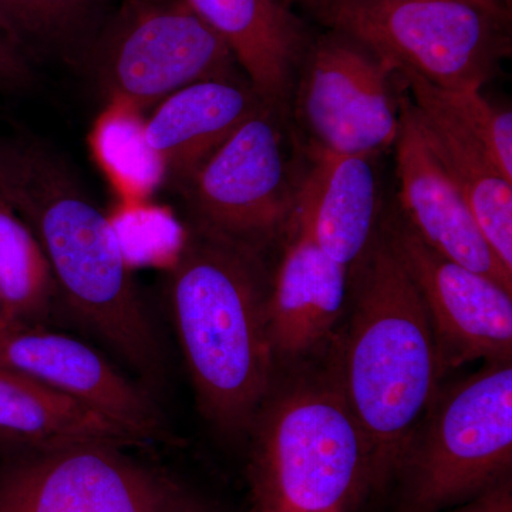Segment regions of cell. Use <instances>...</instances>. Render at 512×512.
<instances>
[{"label": "cell", "instance_id": "cell-1", "mask_svg": "<svg viewBox=\"0 0 512 512\" xmlns=\"http://www.w3.org/2000/svg\"><path fill=\"white\" fill-rule=\"evenodd\" d=\"M346 330L329 343L340 390L365 434L382 490L440 392L444 375L426 306L382 232L352 269Z\"/></svg>", "mask_w": 512, "mask_h": 512}, {"label": "cell", "instance_id": "cell-2", "mask_svg": "<svg viewBox=\"0 0 512 512\" xmlns=\"http://www.w3.org/2000/svg\"><path fill=\"white\" fill-rule=\"evenodd\" d=\"M271 281L264 255L198 225L175 255V328L200 412L224 436H248L278 373Z\"/></svg>", "mask_w": 512, "mask_h": 512}, {"label": "cell", "instance_id": "cell-3", "mask_svg": "<svg viewBox=\"0 0 512 512\" xmlns=\"http://www.w3.org/2000/svg\"><path fill=\"white\" fill-rule=\"evenodd\" d=\"M0 197L29 225L70 311L150 382L163 360L113 221L45 151L3 147Z\"/></svg>", "mask_w": 512, "mask_h": 512}, {"label": "cell", "instance_id": "cell-4", "mask_svg": "<svg viewBox=\"0 0 512 512\" xmlns=\"http://www.w3.org/2000/svg\"><path fill=\"white\" fill-rule=\"evenodd\" d=\"M284 369L248 433L252 512H353L372 490L370 451L332 363Z\"/></svg>", "mask_w": 512, "mask_h": 512}, {"label": "cell", "instance_id": "cell-5", "mask_svg": "<svg viewBox=\"0 0 512 512\" xmlns=\"http://www.w3.org/2000/svg\"><path fill=\"white\" fill-rule=\"evenodd\" d=\"M512 473V360L437 394L397 468L400 512L466 504Z\"/></svg>", "mask_w": 512, "mask_h": 512}, {"label": "cell", "instance_id": "cell-6", "mask_svg": "<svg viewBox=\"0 0 512 512\" xmlns=\"http://www.w3.org/2000/svg\"><path fill=\"white\" fill-rule=\"evenodd\" d=\"M342 35L446 90H481L510 53L504 16L470 0H316Z\"/></svg>", "mask_w": 512, "mask_h": 512}, {"label": "cell", "instance_id": "cell-7", "mask_svg": "<svg viewBox=\"0 0 512 512\" xmlns=\"http://www.w3.org/2000/svg\"><path fill=\"white\" fill-rule=\"evenodd\" d=\"M400 87L392 64L352 37H322L303 55L293 86L299 150L309 163L380 156L399 133Z\"/></svg>", "mask_w": 512, "mask_h": 512}, {"label": "cell", "instance_id": "cell-8", "mask_svg": "<svg viewBox=\"0 0 512 512\" xmlns=\"http://www.w3.org/2000/svg\"><path fill=\"white\" fill-rule=\"evenodd\" d=\"M282 117L265 104L183 183L198 227L261 255L284 244L303 177L286 154Z\"/></svg>", "mask_w": 512, "mask_h": 512}, {"label": "cell", "instance_id": "cell-9", "mask_svg": "<svg viewBox=\"0 0 512 512\" xmlns=\"http://www.w3.org/2000/svg\"><path fill=\"white\" fill-rule=\"evenodd\" d=\"M231 49L185 0L126 3L101 47L114 103L138 111L207 80L237 76Z\"/></svg>", "mask_w": 512, "mask_h": 512}, {"label": "cell", "instance_id": "cell-10", "mask_svg": "<svg viewBox=\"0 0 512 512\" xmlns=\"http://www.w3.org/2000/svg\"><path fill=\"white\" fill-rule=\"evenodd\" d=\"M177 488L107 444L22 450L0 463V512H163Z\"/></svg>", "mask_w": 512, "mask_h": 512}, {"label": "cell", "instance_id": "cell-11", "mask_svg": "<svg viewBox=\"0 0 512 512\" xmlns=\"http://www.w3.org/2000/svg\"><path fill=\"white\" fill-rule=\"evenodd\" d=\"M379 228L423 299L444 373L477 360H512V292L434 251L399 211Z\"/></svg>", "mask_w": 512, "mask_h": 512}, {"label": "cell", "instance_id": "cell-12", "mask_svg": "<svg viewBox=\"0 0 512 512\" xmlns=\"http://www.w3.org/2000/svg\"><path fill=\"white\" fill-rule=\"evenodd\" d=\"M0 367L32 377L154 443L167 437L150 396L80 340L12 325L0 333Z\"/></svg>", "mask_w": 512, "mask_h": 512}, {"label": "cell", "instance_id": "cell-13", "mask_svg": "<svg viewBox=\"0 0 512 512\" xmlns=\"http://www.w3.org/2000/svg\"><path fill=\"white\" fill-rule=\"evenodd\" d=\"M393 148L399 212L404 221L434 251L512 292V272L504 268L485 241L466 198L431 150L409 99L403 96Z\"/></svg>", "mask_w": 512, "mask_h": 512}, {"label": "cell", "instance_id": "cell-14", "mask_svg": "<svg viewBox=\"0 0 512 512\" xmlns=\"http://www.w3.org/2000/svg\"><path fill=\"white\" fill-rule=\"evenodd\" d=\"M352 271L330 259L292 220L268 296L276 367L306 362L328 348L350 302Z\"/></svg>", "mask_w": 512, "mask_h": 512}, {"label": "cell", "instance_id": "cell-15", "mask_svg": "<svg viewBox=\"0 0 512 512\" xmlns=\"http://www.w3.org/2000/svg\"><path fill=\"white\" fill-rule=\"evenodd\" d=\"M376 157L313 161L303 173L293 221L333 261L352 271L366 254L382 220Z\"/></svg>", "mask_w": 512, "mask_h": 512}, {"label": "cell", "instance_id": "cell-16", "mask_svg": "<svg viewBox=\"0 0 512 512\" xmlns=\"http://www.w3.org/2000/svg\"><path fill=\"white\" fill-rule=\"evenodd\" d=\"M225 40L268 106L288 113L305 37L299 20L276 0H185Z\"/></svg>", "mask_w": 512, "mask_h": 512}, {"label": "cell", "instance_id": "cell-17", "mask_svg": "<svg viewBox=\"0 0 512 512\" xmlns=\"http://www.w3.org/2000/svg\"><path fill=\"white\" fill-rule=\"evenodd\" d=\"M265 106L248 80H207L191 84L158 104L146 121L148 144L165 174L181 183Z\"/></svg>", "mask_w": 512, "mask_h": 512}, {"label": "cell", "instance_id": "cell-18", "mask_svg": "<svg viewBox=\"0 0 512 512\" xmlns=\"http://www.w3.org/2000/svg\"><path fill=\"white\" fill-rule=\"evenodd\" d=\"M397 76L431 150L466 198L485 241L512 272L511 181L473 134L447 116L419 86Z\"/></svg>", "mask_w": 512, "mask_h": 512}, {"label": "cell", "instance_id": "cell-19", "mask_svg": "<svg viewBox=\"0 0 512 512\" xmlns=\"http://www.w3.org/2000/svg\"><path fill=\"white\" fill-rule=\"evenodd\" d=\"M0 444L45 450L74 444L123 448L151 443L72 397L0 367Z\"/></svg>", "mask_w": 512, "mask_h": 512}, {"label": "cell", "instance_id": "cell-20", "mask_svg": "<svg viewBox=\"0 0 512 512\" xmlns=\"http://www.w3.org/2000/svg\"><path fill=\"white\" fill-rule=\"evenodd\" d=\"M56 292L42 245L12 205L0 197V298L10 325H39Z\"/></svg>", "mask_w": 512, "mask_h": 512}, {"label": "cell", "instance_id": "cell-21", "mask_svg": "<svg viewBox=\"0 0 512 512\" xmlns=\"http://www.w3.org/2000/svg\"><path fill=\"white\" fill-rule=\"evenodd\" d=\"M93 144L107 173L127 197H144L167 175L148 144L146 121L126 104L113 101L97 124Z\"/></svg>", "mask_w": 512, "mask_h": 512}, {"label": "cell", "instance_id": "cell-22", "mask_svg": "<svg viewBox=\"0 0 512 512\" xmlns=\"http://www.w3.org/2000/svg\"><path fill=\"white\" fill-rule=\"evenodd\" d=\"M404 79L419 86L447 116L466 128L494 158L512 183V113L485 99L481 90H446L433 86L409 70L394 67Z\"/></svg>", "mask_w": 512, "mask_h": 512}, {"label": "cell", "instance_id": "cell-23", "mask_svg": "<svg viewBox=\"0 0 512 512\" xmlns=\"http://www.w3.org/2000/svg\"><path fill=\"white\" fill-rule=\"evenodd\" d=\"M93 0H0V20L16 42L29 47L62 43L83 26Z\"/></svg>", "mask_w": 512, "mask_h": 512}, {"label": "cell", "instance_id": "cell-24", "mask_svg": "<svg viewBox=\"0 0 512 512\" xmlns=\"http://www.w3.org/2000/svg\"><path fill=\"white\" fill-rule=\"evenodd\" d=\"M28 80L26 52L0 20V87L22 86Z\"/></svg>", "mask_w": 512, "mask_h": 512}, {"label": "cell", "instance_id": "cell-25", "mask_svg": "<svg viewBox=\"0 0 512 512\" xmlns=\"http://www.w3.org/2000/svg\"><path fill=\"white\" fill-rule=\"evenodd\" d=\"M441 512H512V478L466 504Z\"/></svg>", "mask_w": 512, "mask_h": 512}, {"label": "cell", "instance_id": "cell-26", "mask_svg": "<svg viewBox=\"0 0 512 512\" xmlns=\"http://www.w3.org/2000/svg\"><path fill=\"white\" fill-rule=\"evenodd\" d=\"M163 512H212L207 505L202 504L201 501H198L197 498L191 497L187 493H184L183 490L177 488L174 491V494L171 495L170 501H168L167 505Z\"/></svg>", "mask_w": 512, "mask_h": 512}, {"label": "cell", "instance_id": "cell-27", "mask_svg": "<svg viewBox=\"0 0 512 512\" xmlns=\"http://www.w3.org/2000/svg\"><path fill=\"white\" fill-rule=\"evenodd\" d=\"M470 2L476 3V5L481 6V8L487 9L488 12L507 18V12H505L503 0H470Z\"/></svg>", "mask_w": 512, "mask_h": 512}, {"label": "cell", "instance_id": "cell-28", "mask_svg": "<svg viewBox=\"0 0 512 512\" xmlns=\"http://www.w3.org/2000/svg\"><path fill=\"white\" fill-rule=\"evenodd\" d=\"M10 325L8 316H6L5 306H3L2 298H0V333L8 329Z\"/></svg>", "mask_w": 512, "mask_h": 512}, {"label": "cell", "instance_id": "cell-29", "mask_svg": "<svg viewBox=\"0 0 512 512\" xmlns=\"http://www.w3.org/2000/svg\"><path fill=\"white\" fill-rule=\"evenodd\" d=\"M126 3H153L161 2V0H124Z\"/></svg>", "mask_w": 512, "mask_h": 512}, {"label": "cell", "instance_id": "cell-30", "mask_svg": "<svg viewBox=\"0 0 512 512\" xmlns=\"http://www.w3.org/2000/svg\"><path fill=\"white\" fill-rule=\"evenodd\" d=\"M2 148L3 147H0V157H2Z\"/></svg>", "mask_w": 512, "mask_h": 512}, {"label": "cell", "instance_id": "cell-31", "mask_svg": "<svg viewBox=\"0 0 512 512\" xmlns=\"http://www.w3.org/2000/svg\"><path fill=\"white\" fill-rule=\"evenodd\" d=\"M276 2L284 3V0H276Z\"/></svg>", "mask_w": 512, "mask_h": 512}, {"label": "cell", "instance_id": "cell-32", "mask_svg": "<svg viewBox=\"0 0 512 512\" xmlns=\"http://www.w3.org/2000/svg\"><path fill=\"white\" fill-rule=\"evenodd\" d=\"M503 2H507V0H503Z\"/></svg>", "mask_w": 512, "mask_h": 512}]
</instances>
